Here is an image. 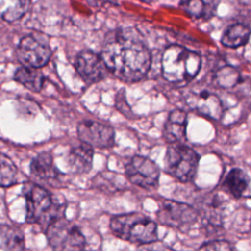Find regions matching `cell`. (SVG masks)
<instances>
[{
	"instance_id": "obj_18",
	"label": "cell",
	"mask_w": 251,
	"mask_h": 251,
	"mask_svg": "<svg viewBox=\"0 0 251 251\" xmlns=\"http://www.w3.org/2000/svg\"><path fill=\"white\" fill-rule=\"evenodd\" d=\"M14 78L32 92L40 91L44 82V75L38 69L24 66L17 69Z\"/></svg>"
},
{
	"instance_id": "obj_16",
	"label": "cell",
	"mask_w": 251,
	"mask_h": 251,
	"mask_svg": "<svg viewBox=\"0 0 251 251\" xmlns=\"http://www.w3.org/2000/svg\"><path fill=\"white\" fill-rule=\"evenodd\" d=\"M251 35V29L248 25L236 23L228 25L221 37V42L228 48H238L245 45Z\"/></svg>"
},
{
	"instance_id": "obj_13",
	"label": "cell",
	"mask_w": 251,
	"mask_h": 251,
	"mask_svg": "<svg viewBox=\"0 0 251 251\" xmlns=\"http://www.w3.org/2000/svg\"><path fill=\"white\" fill-rule=\"evenodd\" d=\"M187 104L201 115L213 120H220L224 114L221 99L214 93L202 91L187 99Z\"/></svg>"
},
{
	"instance_id": "obj_23",
	"label": "cell",
	"mask_w": 251,
	"mask_h": 251,
	"mask_svg": "<svg viewBox=\"0 0 251 251\" xmlns=\"http://www.w3.org/2000/svg\"><path fill=\"white\" fill-rule=\"evenodd\" d=\"M240 80L239 73L230 66H225L221 68L216 74L217 83L224 88L233 87Z\"/></svg>"
},
{
	"instance_id": "obj_3",
	"label": "cell",
	"mask_w": 251,
	"mask_h": 251,
	"mask_svg": "<svg viewBox=\"0 0 251 251\" xmlns=\"http://www.w3.org/2000/svg\"><path fill=\"white\" fill-rule=\"evenodd\" d=\"M23 195L26 207L25 221L28 224H36L46 229L51 223L63 218L62 206L41 185L26 182L23 187Z\"/></svg>"
},
{
	"instance_id": "obj_20",
	"label": "cell",
	"mask_w": 251,
	"mask_h": 251,
	"mask_svg": "<svg viewBox=\"0 0 251 251\" xmlns=\"http://www.w3.org/2000/svg\"><path fill=\"white\" fill-rule=\"evenodd\" d=\"M18 169L14 162L0 152V187H8L17 182Z\"/></svg>"
},
{
	"instance_id": "obj_17",
	"label": "cell",
	"mask_w": 251,
	"mask_h": 251,
	"mask_svg": "<svg viewBox=\"0 0 251 251\" xmlns=\"http://www.w3.org/2000/svg\"><path fill=\"white\" fill-rule=\"evenodd\" d=\"M25 237L14 226L0 225V251H24Z\"/></svg>"
},
{
	"instance_id": "obj_10",
	"label": "cell",
	"mask_w": 251,
	"mask_h": 251,
	"mask_svg": "<svg viewBox=\"0 0 251 251\" xmlns=\"http://www.w3.org/2000/svg\"><path fill=\"white\" fill-rule=\"evenodd\" d=\"M126 175L128 180L142 188H154L158 185L160 170L149 158L133 156L126 166Z\"/></svg>"
},
{
	"instance_id": "obj_1",
	"label": "cell",
	"mask_w": 251,
	"mask_h": 251,
	"mask_svg": "<svg viewBox=\"0 0 251 251\" xmlns=\"http://www.w3.org/2000/svg\"><path fill=\"white\" fill-rule=\"evenodd\" d=\"M100 56L107 70L126 82L143 78L151 65L150 51L133 28L111 31L106 37Z\"/></svg>"
},
{
	"instance_id": "obj_9",
	"label": "cell",
	"mask_w": 251,
	"mask_h": 251,
	"mask_svg": "<svg viewBox=\"0 0 251 251\" xmlns=\"http://www.w3.org/2000/svg\"><path fill=\"white\" fill-rule=\"evenodd\" d=\"M77 136L81 143L92 148H111L115 143V130L106 124L93 120H84L77 126Z\"/></svg>"
},
{
	"instance_id": "obj_11",
	"label": "cell",
	"mask_w": 251,
	"mask_h": 251,
	"mask_svg": "<svg viewBox=\"0 0 251 251\" xmlns=\"http://www.w3.org/2000/svg\"><path fill=\"white\" fill-rule=\"evenodd\" d=\"M75 67L78 75L87 83L100 81L105 77L108 71L101 56L90 50L80 51L76 55Z\"/></svg>"
},
{
	"instance_id": "obj_7",
	"label": "cell",
	"mask_w": 251,
	"mask_h": 251,
	"mask_svg": "<svg viewBox=\"0 0 251 251\" xmlns=\"http://www.w3.org/2000/svg\"><path fill=\"white\" fill-rule=\"evenodd\" d=\"M51 55L47 39L35 33L24 36L17 47V57L24 67L39 69L49 62Z\"/></svg>"
},
{
	"instance_id": "obj_15",
	"label": "cell",
	"mask_w": 251,
	"mask_h": 251,
	"mask_svg": "<svg viewBox=\"0 0 251 251\" xmlns=\"http://www.w3.org/2000/svg\"><path fill=\"white\" fill-rule=\"evenodd\" d=\"M93 161V148L81 143L71 149L68 164L73 173L85 174L90 171Z\"/></svg>"
},
{
	"instance_id": "obj_4",
	"label": "cell",
	"mask_w": 251,
	"mask_h": 251,
	"mask_svg": "<svg viewBox=\"0 0 251 251\" xmlns=\"http://www.w3.org/2000/svg\"><path fill=\"white\" fill-rule=\"evenodd\" d=\"M110 227L117 237L140 246L158 240L156 223L140 213L117 215L112 218Z\"/></svg>"
},
{
	"instance_id": "obj_2",
	"label": "cell",
	"mask_w": 251,
	"mask_h": 251,
	"mask_svg": "<svg viewBox=\"0 0 251 251\" xmlns=\"http://www.w3.org/2000/svg\"><path fill=\"white\" fill-rule=\"evenodd\" d=\"M201 64L196 52L181 45H170L162 56V75L172 83H187L198 75Z\"/></svg>"
},
{
	"instance_id": "obj_25",
	"label": "cell",
	"mask_w": 251,
	"mask_h": 251,
	"mask_svg": "<svg viewBox=\"0 0 251 251\" xmlns=\"http://www.w3.org/2000/svg\"><path fill=\"white\" fill-rule=\"evenodd\" d=\"M137 251H173L171 248H169L168 246L164 245L163 243H159V242H153V243H149V244H145V245H141Z\"/></svg>"
},
{
	"instance_id": "obj_21",
	"label": "cell",
	"mask_w": 251,
	"mask_h": 251,
	"mask_svg": "<svg viewBox=\"0 0 251 251\" xmlns=\"http://www.w3.org/2000/svg\"><path fill=\"white\" fill-rule=\"evenodd\" d=\"M5 8H0V17L7 21L13 22L21 18L27 10L28 2L16 1V2H0Z\"/></svg>"
},
{
	"instance_id": "obj_22",
	"label": "cell",
	"mask_w": 251,
	"mask_h": 251,
	"mask_svg": "<svg viewBox=\"0 0 251 251\" xmlns=\"http://www.w3.org/2000/svg\"><path fill=\"white\" fill-rule=\"evenodd\" d=\"M182 10H184L190 17L193 18H204L205 16H211L212 12V4L205 3L199 0L192 1H184L179 4ZM215 9V8H213Z\"/></svg>"
},
{
	"instance_id": "obj_19",
	"label": "cell",
	"mask_w": 251,
	"mask_h": 251,
	"mask_svg": "<svg viewBox=\"0 0 251 251\" xmlns=\"http://www.w3.org/2000/svg\"><path fill=\"white\" fill-rule=\"evenodd\" d=\"M224 185L233 197L240 198L248 188L249 177L243 170L233 168L226 175Z\"/></svg>"
},
{
	"instance_id": "obj_8",
	"label": "cell",
	"mask_w": 251,
	"mask_h": 251,
	"mask_svg": "<svg viewBox=\"0 0 251 251\" xmlns=\"http://www.w3.org/2000/svg\"><path fill=\"white\" fill-rule=\"evenodd\" d=\"M198 211L191 205L174 200H165L157 212L160 224L178 228H189L197 220Z\"/></svg>"
},
{
	"instance_id": "obj_12",
	"label": "cell",
	"mask_w": 251,
	"mask_h": 251,
	"mask_svg": "<svg viewBox=\"0 0 251 251\" xmlns=\"http://www.w3.org/2000/svg\"><path fill=\"white\" fill-rule=\"evenodd\" d=\"M29 169L31 176L36 180L50 185L60 184L61 172L55 166L53 158L48 152H42L34 157Z\"/></svg>"
},
{
	"instance_id": "obj_24",
	"label": "cell",
	"mask_w": 251,
	"mask_h": 251,
	"mask_svg": "<svg viewBox=\"0 0 251 251\" xmlns=\"http://www.w3.org/2000/svg\"><path fill=\"white\" fill-rule=\"evenodd\" d=\"M197 251H232V247L229 242L219 239L202 244Z\"/></svg>"
},
{
	"instance_id": "obj_14",
	"label": "cell",
	"mask_w": 251,
	"mask_h": 251,
	"mask_svg": "<svg viewBox=\"0 0 251 251\" xmlns=\"http://www.w3.org/2000/svg\"><path fill=\"white\" fill-rule=\"evenodd\" d=\"M187 114L183 110L172 111L164 126V138L171 144L183 143L186 135Z\"/></svg>"
},
{
	"instance_id": "obj_5",
	"label": "cell",
	"mask_w": 251,
	"mask_h": 251,
	"mask_svg": "<svg viewBox=\"0 0 251 251\" xmlns=\"http://www.w3.org/2000/svg\"><path fill=\"white\" fill-rule=\"evenodd\" d=\"M166 172L181 182L190 181L197 171L199 156L184 143L171 144L165 155Z\"/></svg>"
},
{
	"instance_id": "obj_6",
	"label": "cell",
	"mask_w": 251,
	"mask_h": 251,
	"mask_svg": "<svg viewBox=\"0 0 251 251\" xmlns=\"http://www.w3.org/2000/svg\"><path fill=\"white\" fill-rule=\"evenodd\" d=\"M46 236L52 251H82L85 246V238L80 229L64 218L48 226Z\"/></svg>"
}]
</instances>
